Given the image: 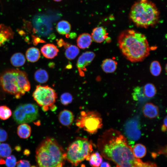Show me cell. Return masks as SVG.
Segmentation results:
<instances>
[{
    "label": "cell",
    "instance_id": "ac0fdd59",
    "mask_svg": "<svg viewBox=\"0 0 167 167\" xmlns=\"http://www.w3.org/2000/svg\"><path fill=\"white\" fill-rule=\"evenodd\" d=\"M92 38L90 34L84 33L80 34L77 39L78 47L81 49L88 48L92 42Z\"/></svg>",
    "mask_w": 167,
    "mask_h": 167
},
{
    "label": "cell",
    "instance_id": "1f68e13d",
    "mask_svg": "<svg viewBox=\"0 0 167 167\" xmlns=\"http://www.w3.org/2000/svg\"><path fill=\"white\" fill-rule=\"evenodd\" d=\"M12 115L11 109L6 105L0 106V119L6 120L9 118Z\"/></svg>",
    "mask_w": 167,
    "mask_h": 167
},
{
    "label": "cell",
    "instance_id": "f35d334b",
    "mask_svg": "<svg viewBox=\"0 0 167 167\" xmlns=\"http://www.w3.org/2000/svg\"><path fill=\"white\" fill-rule=\"evenodd\" d=\"M167 122V116H166L164 118L163 124L161 128V131L163 132H165L166 131Z\"/></svg>",
    "mask_w": 167,
    "mask_h": 167
},
{
    "label": "cell",
    "instance_id": "277c9868",
    "mask_svg": "<svg viewBox=\"0 0 167 167\" xmlns=\"http://www.w3.org/2000/svg\"><path fill=\"white\" fill-rule=\"evenodd\" d=\"M0 84L5 91L17 99L30 89L27 74L18 69H9L3 72L0 76Z\"/></svg>",
    "mask_w": 167,
    "mask_h": 167
},
{
    "label": "cell",
    "instance_id": "d4e9b609",
    "mask_svg": "<svg viewBox=\"0 0 167 167\" xmlns=\"http://www.w3.org/2000/svg\"><path fill=\"white\" fill-rule=\"evenodd\" d=\"M34 78L37 82L43 84L47 81L49 79V75L47 72L45 70L39 69L35 72Z\"/></svg>",
    "mask_w": 167,
    "mask_h": 167
},
{
    "label": "cell",
    "instance_id": "9c48e42d",
    "mask_svg": "<svg viewBox=\"0 0 167 167\" xmlns=\"http://www.w3.org/2000/svg\"><path fill=\"white\" fill-rule=\"evenodd\" d=\"M39 116L37 106L32 103L20 104L14 110L13 118L18 124L30 123L36 120Z\"/></svg>",
    "mask_w": 167,
    "mask_h": 167
},
{
    "label": "cell",
    "instance_id": "836d02e7",
    "mask_svg": "<svg viewBox=\"0 0 167 167\" xmlns=\"http://www.w3.org/2000/svg\"><path fill=\"white\" fill-rule=\"evenodd\" d=\"M17 162L16 158L13 155L7 156L5 161V164L7 167H15Z\"/></svg>",
    "mask_w": 167,
    "mask_h": 167
},
{
    "label": "cell",
    "instance_id": "5b68a950",
    "mask_svg": "<svg viewBox=\"0 0 167 167\" xmlns=\"http://www.w3.org/2000/svg\"><path fill=\"white\" fill-rule=\"evenodd\" d=\"M130 17L137 26L147 28L156 24L159 12L155 4L148 0H140L132 6Z\"/></svg>",
    "mask_w": 167,
    "mask_h": 167
},
{
    "label": "cell",
    "instance_id": "bcb514c9",
    "mask_svg": "<svg viewBox=\"0 0 167 167\" xmlns=\"http://www.w3.org/2000/svg\"><path fill=\"white\" fill-rule=\"evenodd\" d=\"M116 167H118V166H116Z\"/></svg>",
    "mask_w": 167,
    "mask_h": 167
},
{
    "label": "cell",
    "instance_id": "7402d4cb",
    "mask_svg": "<svg viewBox=\"0 0 167 167\" xmlns=\"http://www.w3.org/2000/svg\"><path fill=\"white\" fill-rule=\"evenodd\" d=\"M71 28V25L67 21L62 20L57 24L56 29L57 32L60 34L64 35L68 34Z\"/></svg>",
    "mask_w": 167,
    "mask_h": 167
},
{
    "label": "cell",
    "instance_id": "cb8c5ba5",
    "mask_svg": "<svg viewBox=\"0 0 167 167\" xmlns=\"http://www.w3.org/2000/svg\"><path fill=\"white\" fill-rule=\"evenodd\" d=\"M12 65L15 67H20L23 65L25 62L24 55L21 53H17L12 55L11 59Z\"/></svg>",
    "mask_w": 167,
    "mask_h": 167
},
{
    "label": "cell",
    "instance_id": "484cf974",
    "mask_svg": "<svg viewBox=\"0 0 167 167\" xmlns=\"http://www.w3.org/2000/svg\"><path fill=\"white\" fill-rule=\"evenodd\" d=\"M134 156L137 158H140L145 156L146 153L145 147L141 143H137L132 148Z\"/></svg>",
    "mask_w": 167,
    "mask_h": 167
},
{
    "label": "cell",
    "instance_id": "30bf717a",
    "mask_svg": "<svg viewBox=\"0 0 167 167\" xmlns=\"http://www.w3.org/2000/svg\"><path fill=\"white\" fill-rule=\"evenodd\" d=\"M32 23L33 30L37 35L46 36L50 32V28L49 27L46 19L44 16L36 15L33 19Z\"/></svg>",
    "mask_w": 167,
    "mask_h": 167
},
{
    "label": "cell",
    "instance_id": "ab89813d",
    "mask_svg": "<svg viewBox=\"0 0 167 167\" xmlns=\"http://www.w3.org/2000/svg\"><path fill=\"white\" fill-rule=\"evenodd\" d=\"M64 41L62 39L58 40L57 41V43L58 46L59 47H62L64 45L65 43Z\"/></svg>",
    "mask_w": 167,
    "mask_h": 167
},
{
    "label": "cell",
    "instance_id": "52a82bcc",
    "mask_svg": "<svg viewBox=\"0 0 167 167\" xmlns=\"http://www.w3.org/2000/svg\"><path fill=\"white\" fill-rule=\"evenodd\" d=\"M34 100L44 111L49 109L54 110V104L57 98V94L55 91L48 85H38L32 94Z\"/></svg>",
    "mask_w": 167,
    "mask_h": 167
},
{
    "label": "cell",
    "instance_id": "44dd1931",
    "mask_svg": "<svg viewBox=\"0 0 167 167\" xmlns=\"http://www.w3.org/2000/svg\"><path fill=\"white\" fill-rule=\"evenodd\" d=\"M26 58L31 62H34L37 61L40 57V53L37 48L32 47L29 48L26 53Z\"/></svg>",
    "mask_w": 167,
    "mask_h": 167
},
{
    "label": "cell",
    "instance_id": "b9f144b4",
    "mask_svg": "<svg viewBox=\"0 0 167 167\" xmlns=\"http://www.w3.org/2000/svg\"><path fill=\"white\" fill-rule=\"evenodd\" d=\"M5 164V161L3 159L1 158L0 157V164Z\"/></svg>",
    "mask_w": 167,
    "mask_h": 167
},
{
    "label": "cell",
    "instance_id": "8d00e7d4",
    "mask_svg": "<svg viewBox=\"0 0 167 167\" xmlns=\"http://www.w3.org/2000/svg\"><path fill=\"white\" fill-rule=\"evenodd\" d=\"M8 135L4 129L0 127V142H3L7 139Z\"/></svg>",
    "mask_w": 167,
    "mask_h": 167
},
{
    "label": "cell",
    "instance_id": "8992f818",
    "mask_svg": "<svg viewBox=\"0 0 167 167\" xmlns=\"http://www.w3.org/2000/svg\"><path fill=\"white\" fill-rule=\"evenodd\" d=\"M92 150L90 141L85 138H78L68 147L66 158L71 163L77 165L85 159L88 160Z\"/></svg>",
    "mask_w": 167,
    "mask_h": 167
},
{
    "label": "cell",
    "instance_id": "d6a6232c",
    "mask_svg": "<svg viewBox=\"0 0 167 167\" xmlns=\"http://www.w3.org/2000/svg\"><path fill=\"white\" fill-rule=\"evenodd\" d=\"M60 100L62 104L66 105L70 104L72 102V96L69 92H64L61 95Z\"/></svg>",
    "mask_w": 167,
    "mask_h": 167
},
{
    "label": "cell",
    "instance_id": "6da1fadb",
    "mask_svg": "<svg viewBox=\"0 0 167 167\" xmlns=\"http://www.w3.org/2000/svg\"><path fill=\"white\" fill-rule=\"evenodd\" d=\"M97 144L102 156L119 167H135L139 159L134 156L126 138L116 129L105 131L98 139Z\"/></svg>",
    "mask_w": 167,
    "mask_h": 167
},
{
    "label": "cell",
    "instance_id": "ee69618b",
    "mask_svg": "<svg viewBox=\"0 0 167 167\" xmlns=\"http://www.w3.org/2000/svg\"><path fill=\"white\" fill-rule=\"evenodd\" d=\"M72 66L71 64L68 65L66 67L67 69H70L72 67Z\"/></svg>",
    "mask_w": 167,
    "mask_h": 167
},
{
    "label": "cell",
    "instance_id": "f6af8a7d",
    "mask_svg": "<svg viewBox=\"0 0 167 167\" xmlns=\"http://www.w3.org/2000/svg\"><path fill=\"white\" fill-rule=\"evenodd\" d=\"M53 0L56 2H59L62 1V0Z\"/></svg>",
    "mask_w": 167,
    "mask_h": 167
},
{
    "label": "cell",
    "instance_id": "3957f363",
    "mask_svg": "<svg viewBox=\"0 0 167 167\" xmlns=\"http://www.w3.org/2000/svg\"><path fill=\"white\" fill-rule=\"evenodd\" d=\"M65 158L66 153L62 148L52 137L45 138L36 150L37 167H62Z\"/></svg>",
    "mask_w": 167,
    "mask_h": 167
},
{
    "label": "cell",
    "instance_id": "ba28073f",
    "mask_svg": "<svg viewBox=\"0 0 167 167\" xmlns=\"http://www.w3.org/2000/svg\"><path fill=\"white\" fill-rule=\"evenodd\" d=\"M76 125L89 134H95L103 126L100 114L96 111H82L76 120Z\"/></svg>",
    "mask_w": 167,
    "mask_h": 167
},
{
    "label": "cell",
    "instance_id": "2e32d148",
    "mask_svg": "<svg viewBox=\"0 0 167 167\" xmlns=\"http://www.w3.org/2000/svg\"><path fill=\"white\" fill-rule=\"evenodd\" d=\"M58 120L60 123L64 126H68L73 123L74 118L73 114L70 110L64 109L58 115Z\"/></svg>",
    "mask_w": 167,
    "mask_h": 167
},
{
    "label": "cell",
    "instance_id": "ffe728a7",
    "mask_svg": "<svg viewBox=\"0 0 167 167\" xmlns=\"http://www.w3.org/2000/svg\"><path fill=\"white\" fill-rule=\"evenodd\" d=\"M17 132L20 138L27 139L31 135V128L30 126L27 123L20 124L17 127Z\"/></svg>",
    "mask_w": 167,
    "mask_h": 167
},
{
    "label": "cell",
    "instance_id": "603a6c76",
    "mask_svg": "<svg viewBox=\"0 0 167 167\" xmlns=\"http://www.w3.org/2000/svg\"><path fill=\"white\" fill-rule=\"evenodd\" d=\"M65 55L69 60L74 59L79 54V50L77 46L70 44L65 48Z\"/></svg>",
    "mask_w": 167,
    "mask_h": 167
},
{
    "label": "cell",
    "instance_id": "7c38bea8",
    "mask_svg": "<svg viewBox=\"0 0 167 167\" xmlns=\"http://www.w3.org/2000/svg\"><path fill=\"white\" fill-rule=\"evenodd\" d=\"M138 121L137 118H134L128 121L125 126V133L128 137L131 140H138L141 135V132L138 128Z\"/></svg>",
    "mask_w": 167,
    "mask_h": 167
},
{
    "label": "cell",
    "instance_id": "4dcf8cb0",
    "mask_svg": "<svg viewBox=\"0 0 167 167\" xmlns=\"http://www.w3.org/2000/svg\"><path fill=\"white\" fill-rule=\"evenodd\" d=\"M150 70L153 76H157L159 75L161 71V66L159 62L156 61L152 62L150 65Z\"/></svg>",
    "mask_w": 167,
    "mask_h": 167
},
{
    "label": "cell",
    "instance_id": "60d3db41",
    "mask_svg": "<svg viewBox=\"0 0 167 167\" xmlns=\"http://www.w3.org/2000/svg\"><path fill=\"white\" fill-rule=\"evenodd\" d=\"M100 167H111V166L108 163L104 162L101 164Z\"/></svg>",
    "mask_w": 167,
    "mask_h": 167
},
{
    "label": "cell",
    "instance_id": "7a4b0ae2",
    "mask_svg": "<svg viewBox=\"0 0 167 167\" xmlns=\"http://www.w3.org/2000/svg\"><path fill=\"white\" fill-rule=\"evenodd\" d=\"M118 43L123 55L131 62L142 61L149 54L151 49L146 37L133 29L121 32Z\"/></svg>",
    "mask_w": 167,
    "mask_h": 167
},
{
    "label": "cell",
    "instance_id": "4316f807",
    "mask_svg": "<svg viewBox=\"0 0 167 167\" xmlns=\"http://www.w3.org/2000/svg\"><path fill=\"white\" fill-rule=\"evenodd\" d=\"M132 96L133 99L136 101H142L148 98L144 94L143 87L140 86H137L134 88Z\"/></svg>",
    "mask_w": 167,
    "mask_h": 167
},
{
    "label": "cell",
    "instance_id": "d590c367",
    "mask_svg": "<svg viewBox=\"0 0 167 167\" xmlns=\"http://www.w3.org/2000/svg\"><path fill=\"white\" fill-rule=\"evenodd\" d=\"M16 167H31L29 161L26 160H20L17 162Z\"/></svg>",
    "mask_w": 167,
    "mask_h": 167
},
{
    "label": "cell",
    "instance_id": "4fadbf2b",
    "mask_svg": "<svg viewBox=\"0 0 167 167\" xmlns=\"http://www.w3.org/2000/svg\"><path fill=\"white\" fill-rule=\"evenodd\" d=\"M142 112L145 117L150 119L154 118L159 115V108L153 104L148 102L143 105Z\"/></svg>",
    "mask_w": 167,
    "mask_h": 167
},
{
    "label": "cell",
    "instance_id": "f546056e",
    "mask_svg": "<svg viewBox=\"0 0 167 167\" xmlns=\"http://www.w3.org/2000/svg\"><path fill=\"white\" fill-rule=\"evenodd\" d=\"M12 152L11 146L7 143H0V156L6 158L10 155Z\"/></svg>",
    "mask_w": 167,
    "mask_h": 167
},
{
    "label": "cell",
    "instance_id": "e0dca14e",
    "mask_svg": "<svg viewBox=\"0 0 167 167\" xmlns=\"http://www.w3.org/2000/svg\"><path fill=\"white\" fill-rule=\"evenodd\" d=\"M14 33L11 28L4 25L0 26V46L8 40L12 39Z\"/></svg>",
    "mask_w": 167,
    "mask_h": 167
},
{
    "label": "cell",
    "instance_id": "74e56055",
    "mask_svg": "<svg viewBox=\"0 0 167 167\" xmlns=\"http://www.w3.org/2000/svg\"><path fill=\"white\" fill-rule=\"evenodd\" d=\"M33 38V44L35 45H37L38 44L40 43H44L45 42V41L41 39V38L38 36H32Z\"/></svg>",
    "mask_w": 167,
    "mask_h": 167
},
{
    "label": "cell",
    "instance_id": "f1b7e54d",
    "mask_svg": "<svg viewBox=\"0 0 167 167\" xmlns=\"http://www.w3.org/2000/svg\"><path fill=\"white\" fill-rule=\"evenodd\" d=\"M88 160L92 166L98 167L102 161V158L99 152H96L90 155Z\"/></svg>",
    "mask_w": 167,
    "mask_h": 167
},
{
    "label": "cell",
    "instance_id": "8fae6325",
    "mask_svg": "<svg viewBox=\"0 0 167 167\" xmlns=\"http://www.w3.org/2000/svg\"><path fill=\"white\" fill-rule=\"evenodd\" d=\"M95 56V54L92 51H86L83 53L79 58L76 66L79 74L81 76H84L86 67L90 64Z\"/></svg>",
    "mask_w": 167,
    "mask_h": 167
},
{
    "label": "cell",
    "instance_id": "5bb4252c",
    "mask_svg": "<svg viewBox=\"0 0 167 167\" xmlns=\"http://www.w3.org/2000/svg\"><path fill=\"white\" fill-rule=\"evenodd\" d=\"M108 33L105 29L103 27H97L92 31L91 36L92 39L95 42L101 43L108 37Z\"/></svg>",
    "mask_w": 167,
    "mask_h": 167
},
{
    "label": "cell",
    "instance_id": "83f0119b",
    "mask_svg": "<svg viewBox=\"0 0 167 167\" xmlns=\"http://www.w3.org/2000/svg\"><path fill=\"white\" fill-rule=\"evenodd\" d=\"M143 89L144 95L148 98L153 97L156 94V88L151 83L147 84L143 87Z\"/></svg>",
    "mask_w": 167,
    "mask_h": 167
},
{
    "label": "cell",
    "instance_id": "7bdbcfd3",
    "mask_svg": "<svg viewBox=\"0 0 167 167\" xmlns=\"http://www.w3.org/2000/svg\"><path fill=\"white\" fill-rule=\"evenodd\" d=\"M29 151L28 150H25L24 151V154L26 155H28L30 153L29 152Z\"/></svg>",
    "mask_w": 167,
    "mask_h": 167
},
{
    "label": "cell",
    "instance_id": "d6986e66",
    "mask_svg": "<svg viewBox=\"0 0 167 167\" xmlns=\"http://www.w3.org/2000/svg\"><path fill=\"white\" fill-rule=\"evenodd\" d=\"M117 62L110 58L105 59L102 62L101 64L102 68L105 72L107 73H112L116 70L117 67Z\"/></svg>",
    "mask_w": 167,
    "mask_h": 167
},
{
    "label": "cell",
    "instance_id": "9a60e30c",
    "mask_svg": "<svg viewBox=\"0 0 167 167\" xmlns=\"http://www.w3.org/2000/svg\"><path fill=\"white\" fill-rule=\"evenodd\" d=\"M41 52L43 56L48 59H52L55 57L59 52L57 47L53 44L48 43L43 46Z\"/></svg>",
    "mask_w": 167,
    "mask_h": 167
},
{
    "label": "cell",
    "instance_id": "e575fe53",
    "mask_svg": "<svg viewBox=\"0 0 167 167\" xmlns=\"http://www.w3.org/2000/svg\"><path fill=\"white\" fill-rule=\"evenodd\" d=\"M135 167H158L154 163L150 162H143L139 159Z\"/></svg>",
    "mask_w": 167,
    "mask_h": 167
}]
</instances>
